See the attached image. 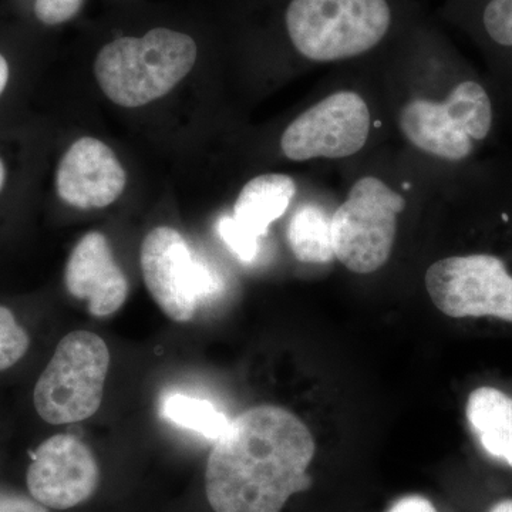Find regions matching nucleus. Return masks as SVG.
<instances>
[{
  "label": "nucleus",
  "instance_id": "nucleus-9",
  "mask_svg": "<svg viewBox=\"0 0 512 512\" xmlns=\"http://www.w3.org/2000/svg\"><path fill=\"white\" fill-rule=\"evenodd\" d=\"M370 126L372 117L362 96L333 93L289 124L281 148L292 161L346 158L365 147Z\"/></svg>",
  "mask_w": 512,
  "mask_h": 512
},
{
  "label": "nucleus",
  "instance_id": "nucleus-14",
  "mask_svg": "<svg viewBox=\"0 0 512 512\" xmlns=\"http://www.w3.org/2000/svg\"><path fill=\"white\" fill-rule=\"evenodd\" d=\"M295 194L296 184L289 175H258L239 192L234 218L255 237H264L269 225L288 210Z\"/></svg>",
  "mask_w": 512,
  "mask_h": 512
},
{
  "label": "nucleus",
  "instance_id": "nucleus-18",
  "mask_svg": "<svg viewBox=\"0 0 512 512\" xmlns=\"http://www.w3.org/2000/svg\"><path fill=\"white\" fill-rule=\"evenodd\" d=\"M30 339L5 306H0V372L10 369L28 352Z\"/></svg>",
  "mask_w": 512,
  "mask_h": 512
},
{
  "label": "nucleus",
  "instance_id": "nucleus-6",
  "mask_svg": "<svg viewBox=\"0 0 512 512\" xmlns=\"http://www.w3.org/2000/svg\"><path fill=\"white\" fill-rule=\"evenodd\" d=\"M407 202L380 178H360L330 218L335 258L355 274H372L392 255L397 215Z\"/></svg>",
  "mask_w": 512,
  "mask_h": 512
},
{
  "label": "nucleus",
  "instance_id": "nucleus-16",
  "mask_svg": "<svg viewBox=\"0 0 512 512\" xmlns=\"http://www.w3.org/2000/svg\"><path fill=\"white\" fill-rule=\"evenodd\" d=\"M161 416L207 439L218 440L227 430L229 420L211 402L183 393L168 394L161 402Z\"/></svg>",
  "mask_w": 512,
  "mask_h": 512
},
{
  "label": "nucleus",
  "instance_id": "nucleus-15",
  "mask_svg": "<svg viewBox=\"0 0 512 512\" xmlns=\"http://www.w3.org/2000/svg\"><path fill=\"white\" fill-rule=\"evenodd\" d=\"M288 244L303 264H329L335 259L330 218L318 205L305 204L292 215Z\"/></svg>",
  "mask_w": 512,
  "mask_h": 512
},
{
  "label": "nucleus",
  "instance_id": "nucleus-11",
  "mask_svg": "<svg viewBox=\"0 0 512 512\" xmlns=\"http://www.w3.org/2000/svg\"><path fill=\"white\" fill-rule=\"evenodd\" d=\"M127 174L103 141L82 137L74 141L57 168V194L70 207L99 210L119 200Z\"/></svg>",
  "mask_w": 512,
  "mask_h": 512
},
{
  "label": "nucleus",
  "instance_id": "nucleus-13",
  "mask_svg": "<svg viewBox=\"0 0 512 512\" xmlns=\"http://www.w3.org/2000/svg\"><path fill=\"white\" fill-rule=\"evenodd\" d=\"M466 414L485 453L512 467V397L495 387H478L468 396Z\"/></svg>",
  "mask_w": 512,
  "mask_h": 512
},
{
  "label": "nucleus",
  "instance_id": "nucleus-20",
  "mask_svg": "<svg viewBox=\"0 0 512 512\" xmlns=\"http://www.w3.org/2000/svg\"><path fill=\"white\" fill-rule=\"evenodd\" d=\"M84 0H36L35 15L47 26L62 25L79 15Z\"/></svg>",
  "mask_w": 512,
  "mask_h": 512
},
{
  "label": "nucleus",
  "instance_id": "nucleus-3",
  "mask_svg": "<svg viewBox=\"0 0 512 512\" xmlns=\"http://www.w3.org/2000/svg\"><path fill=\"white\" fill-rule=\"evenodd\" d=\"M286 35L312 62L366 55L382 45L394 23L392 0H289Z\"/></svg>",
  "mask_w": 512,
  "mask_h": 512
},
{
  "label": "nucleus",
  "instance_id": "nucleus-7",
  "mask_svg": "<svg viewBox=\"0 0 512 512\" xmlns=\"http://www.w3.org/2000/svg\"><path fill=\"white\" fill-rule=\"evenodd\" d=\"M436 308L450 318H493L512 323V274L501 256H448L434 262L424 276Z\"/></svg>",
  "mask_w": 512,
  "mask_h": 512
},
{
  "label": "nucleus",
  "instance_id": "nucleus-22",
  "mask_svg": "<svg viewBox=\"0 0 512 512\" xmlns=\"http://www.w3.org/2000/svg\"><path fill=\"white\" fill-rule=\"evenodd\" d=\"M387 512H437L436 507L421 495H409L392 505Z\"/></svg>",
  "mask_w": 512,
  "mask_h": 512
},
{
  "label": "nucleus",
  "instance_id": "nucleus-25",
  "mask_svg": "<svg viewBox=\"0 0 512 512\" xmlns=\"http://www.w3.org/2000/svg\"><path fill=\"white\" fill-rule=\"evenodd\" d=\"M5 180H6L5 165H3V161L0 160V191H2L3 185H5Z\"/></svg>",
  "mask_w": 512,
  "mask_h": 512
},
{
  "label": "nucleus",
  "instance_id": "nucleus-12",
  "mask_svg": "<svg viewBox=\"0 0 512 512\" xmlns=\"http://www.w3.org/2000/svg\"><path fill=\"white\" fill-rule=\"evenodd\" d=\"M64 284L70 295L87 302L96 318L113 315L127 301L126 275L101 232H89L77 242L67 261Z\"/></svg>",
  "mask_w": 512,
  "mask_h": 512
},
{
  "label": "nucleus",
  "instance_id": "nucleus-17",
  "mask_svg": "<svg viewBox=\"0 0 512 512\" xmlns=\"http://www.w3.org/2000/svg\"><path fill=\"white\" fill-rule=\"evenodd\" d=\"M478 23L491 45L512 52V0H484Z\"/></svg>",
  "mask_w": 512,
  "mask_h": 512
},
{
  "label": "nucleus",
  "instance_id": "nucleus-2",
  "mask_svg": "<svg viewBox=\"0 0 512 512\" xmlns=\"http://www.w3.org/2000/svg\"><path fill=\"white\" fill-rule=\"evenodd\" d=\"M197 53V43L185 33L153 29L104 46L94 76L114 104L136 109L170 93L191 72Z\"/></svg>",
  "mask_w": 512,
  "mask_h": 512
},
{
  "label": "nucleus",
  "instance_id": "nucleus-1",
  "mask_svg": "<svg viewBox=\"0 0 512 512\" xmlns=\"http://www.w3.org/2000/svg\"><path fill=\"white\" fill-rule=\"evenodd\" d=\"M316 444L311 430L284 407H252L229 421L215 440L205 491L215 512H281L312 485L308 468Z\"/></svg>",
  "mask_w": 512,
  "mask_h": 512
},
{
  "label": "nucleus",
  "instance_id": "nucleus-5",
  "mask_svg": "<svg viewBox=\"0 0 512 512\" xmlns=\"http://www.w3.org/2000/svg\"><path fill=\"white\" fill-rule=\"evenodd\" d=\"M110 350L96 333L74 330L60 340L33 392L37 414L47 423L90 419L103 402Z\"/></svg>",
  "mask_w": 512,
  "mask_h": 512
},
{
  "label": "nucleus",
  "instance_id": "nucleus-8",
  "mask_svg": "<svg viewBox=\"0 0 512 512\" xmlns=\"http://www.w3.org/2000/svg\"><path fill=\"white\" fill-rule=\"evenodd\" d=\"M140 264L148 292L175 322H190L198 303L217 295L222 286L220 276L192 254L174 228L157 227L144 238Z\"/></svg>",
  "mask_w": 512,
  "mask_h": 512
},
{
  "label": "nucleus",
  "instance_id": "nucleus-21",
  "mask_svg": "<svg viewBox=\"0 0 512 512\" xmlns=\"http://www.w3.org/2000/svg\"><path fill=\"white\" fill-rule=\"evenodd\" d=\"M0 512H49L45 505L25 495L0 491Z\"/></svg>",
  "mask_w": 512,
  "mask_h": 512
},
{
  "label": "nucleus",
  "instance_id": "nucleus-24",
  "mask_svg": "<svg viewBox=\"0 0 512 512\" xmlns=\"http://www.w3.org/2000/svg\"><path fill=\"white\" fill-rule=\"evenodd\" d=\"M488 512H512V500L498 501Z\"/></svg>",
  "mask_w": 512,
  "mask_h": 512
},
{
  "label": "nucleus",
  "instance_id": "nucleus-4",
  "mask_svg": "<svg viewBox=\"0 0 512 512\" xmlns=\"http://www.w3.org/2000/svg\"><path fill=\"white\" fill-rule=\"evenodd\" d=\"M493 126V99L473 79L461 80L444 100H410L399 117L400 130L414 147L450 163L473 157Z\"/></svg>",
  "mask_w": 512,
  "mask_h": 512
},
{
  "label": "nucleus",
  "instance_id": "nucleus-19",
  "mask_svg": "<svg viewBox=\"0 0 512 512\" xmlns=\"http://www.w3.org/2000/svg\"><path fill=\"white\" fill-rule=\"evenodd\" d=\"M217 231L222 241L227 245L239 261L251 264L259 251V238L247 228L242 227L234 215H224L218 220Z\"/></svg>",
  "mask_w": 512,
  "mask_h": 512
},
{
  "label": "nucleus",
  "instance_id": "nucleus-23",
  "mask_svg": "<svg viewBox=\"0 0 512 512\" xmlns=\"http://www.w3.org/2000/svg\"><path fill=\"white\" fill-rule=\"evenodd\" d=\"M9 82V64L5 57L0 55V94L5 90L6 84Z\"/></svg>",
  "mask_w": 512,
  "mask_h": 512
},
{
  "label": "nucleus",
  "instance_id": "nucleus-10",
  "mask_svg": "<svg viewBox=\"0 0 512 512\" xmlns=\"http://www.w3.org/2000/svg\"><path fill=\"white\" fill-rule=\"evenodd\" d=\"M26 480L37 503L69 510L96 493L99 464L83 441L69 434H57L37 448Z\"/></svg>",
  "mask_w": 512,
  "mask_h": 512
}]
</instances>
